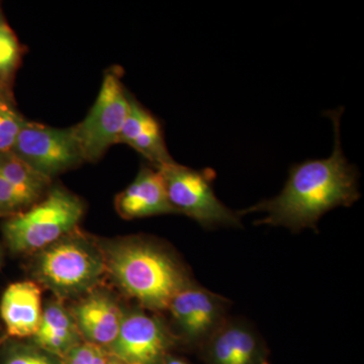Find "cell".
Listing matches in <instances>:
<instances>
[{"mask_svg": "<svg viewBox=\"0 0 364 364\" xmlns=\"http://www.w3.org/2000/svg\"><path fill=\"white\" fill-rule=\"evenodd\" d=\"M343 109L325 112L334 128V149L326 159L306 160L289 168L279 196L263 200L238 215L263 212L267 215L256 225L289 228L294 233L314 229L321 218L338 207L349 208L360 198L358 170L345 157L340 140V119Z\"/></svg>", "mask_w": 364, "mask_h": 364, "instance_id": "obj_1", "label": "cell"}, {"mask_svg": "<svg viewBox=\"0 0 364 364\" xmlns=\"http://www.w3.org/2000/svg\"><path fill=\"white\" fill-rule=\"evenodd\" d=\"M100 246L107 274L145 310L167 311L173 296L195 282L176 254L150 237H126Z\"/></svg>", "mask_w": 364, "mask_h": 364, "instance_id": "obj_2", "label": "cell"}, {"mask_svg": "<svg viewBox=\"0 0 364 364\" xmlns=\"http://www.w3.org/2000/svg\"><path fill=\"white\" fill-rule=\"evenodd\" d=\"M107 274L104 251L77 229L38 252L35 275L59 299L82 298Z\"/></svg>", "mask_w": 364, "mask_h": 364, "instance_id": "obj_3", "label": "cell"}, {"mask_svg": "<svg viewBox=\"0 0 364 364\" xmlns=\"http://www.w3.org/2000/svg\"><path fill=\"white\" fill-rule=\"evenodd\" d=\"M85 214L82 200L60 186L2 226L9 248L16 254L38 253L77 229Z\"/></svg>", "mask_w": 364, "mask_h": 364, "instance_id": "obj_4", "label": "cell"}, {"mask_svg": "<svg viewBox=\"0 0 364 364\" xmlns=\"http://www.w3.org/2000/svg\"><path fill=\"white\" fill-rule=\"evenodd\" d=\"M156 169L161 172L169 203L177 214L195 220L207 230L241 226L238 213L215 196L214 169L196 170L176 161Z\"/></svg>", "mask_w": 364, "mask_h": 364, "instance_id": "obj_5", "label": "cell"}, {"mask_svg": "<svg viewBox=\"0 0 364 364\" xmlns=\"http://www.w3.org/2000/svg\"><path fill=\"white\" fill-rule=\"evenodd\" d=\"M130 109L127 93L116 72H107L97 100L81 123L71 127L83 161L95 162L119 143Z\"/></svg>", "mask_w": 364, "mask_h": 364, "instance_id": "obj_6", "label": "cell"}, {"mask_svg": "<svg viewBox=\"0 0 364 364\" xmlns=\"http://www.w3.org/2000/svg\"><path fill=\"white\" fill-rule=\"evenodd\" d=\"M11 152L51 179L83 161L72 128L56 129L28 121Z\"/></svg>", "mask_w": 364, "mask_h": 364, "instance_id": "obj_7", "label": "cell"}, {"mask_svg": "<svg viewBox=\"0 0 364 364\" xmlns=\"http://www.w3.org/2000/svg\"><path fill=\"white\" fill-rule=\"evenodd\" d=\"M176 341L162 318L132 311L124 314L119 334L107 351L124 364H165Z\"/></svg>", "mask_w": 364, "mask_h": 364, "instance_id": "obj_8", "label": "cell"}, {"mask_svg": "<svg viewBox=\"0 0 364 364\" xmlns=\"http://www.w3.org/2000/svg\"><path fill=\"white\" fill-rule=\"evenodd\" d=\"M229 301L212 293L196 282L173 296L168 309L181 338L193 347H200L225 322Z\"/></svg>", "mask_w": 364, "mask_h": 364, "instance_id": "obj_9", "label": "cell"}, {"mask_svg": "<svg viewBox=\"0 0 364 364\" xmlns=\"http://www.w3.org/2000/svg\"><path fill=\"white\" fill-rule=\"evenodd\" d=\"M200 348L207 364H269L259 335L234 318H227Z\"/></svg>", "mask_w": 364, "mask_h": 364, "instance_id": "obj_10", "label": "cell"}, {"mask_svg": "<svg viewBox=\"0 0 364 364\" xmlns=\"http://www.w3.org/2000/svg\"><path fill=\"white\" fill-rule=\"evenodd\" d=\"M70 313L83 341L105 349L116 340L124 315L111 294L97 289L79 299Z\"/></svg>", "mask_w": 364, "mask_h": 364, "instance_id": "obj_11", "label": "cell"}, {"mask_svg": "<svg viewBox=\"0 0 364 364\" xmlns=\"http://www.w3.org/2000/svg\"><path fill=\"white\" fill-rule=\"evenodd\" d=\"M114 207L124 220L177 214L169 203L161 172L146 165L141 167L135 181L117 196Z\"/></svg>", "mask_w": 364, "mask_h": 364, "instance_id": "obj_12", "label": "cell"}, {"mask_svg": "<svg viewBox=\"0 0 364 364\" xmlns=\"http://www.w3.org/2000/svg\"><path fill=\"white\" fill-rule=\"evenodd\" d=\"M42 314V289L37 282H14L2 294L0 316L9 336L33 337Z\"/></svg>", "mask_w": 364, "mask_h": 364, "instance_id": "obj_13", "label": "cell"}, {"mask_svg": "<svg viewBox=\"0 0 364 364\" xmlns=\"http://www.w3.org/2000/svg\"><path fill=\"white\" fill-rule=\"evenodd\" d=\"M119 143L131 146L154 168L174 161L167 150L159 121L132 95L130 109L119 135Z\"/></svg>", "mask_w": 364, "mask_h": 364, "instance_id": "obj_14", "label": "cell"}, {"mask_svg": "<svg viewBox=\"0 0 364 364\" xmlns=\"http://www.w3.org/2000/svg\"><path fill=\"white\" fill-rule=\"evenodd\" d=\"M33 339L41 350L61 358L83 342L70 311L61 299L50 301L43 309L39 328Z\"/></svg>", "mask_w": 364, "mask_h": 364, "instance_id": "obj_15", "label": "cell"}, {"mask_svg": "<svg viewBox=\"0 0 364 364\" xmlns=\"http://www.w3.org/2000/svg\"><path fill=\"white\" fill-rule=\"evenodd\" d=\"M0 174L23 193L40 200L52 179L16 157L13 152L0 153Z\"/></svg>", "mask_w": 364, "mask_h": 364, "instance_id": "obj_16", "label": "cell"}, {"mask_svg": "<svg viewBox=\"0 0 364 364\" xmlns=\"http://www.w3.org/2000/svg\"><path fill=\"white\" fill-rule=\"evenodd\" d=\"M21 55L18 38L0 11V85H7L13 77Z\"/></svg>", "mask_w": 364, "mask_h": 364, "instance_id": "obj_17", "label": "cell"}, {"mask_svg": "<svg viewBox=\"0 0 364 364\" xmlns=\"http://www.w3.org/2000/svg\"><path fill=\"white\" fill-rule=\"evenodd\" d=\"M9 100H0V153L9 152L26 123Z\"/></svg>", "mask_w": 364, "mask_h": 364, "instance_id": "obj_18", "label": "cell"}, {"mask_svg": "<svg viewBox=\"0 0 364 364\" xmlns=\"http://www.w3.org/2000/svg\"><path fill=\"white\" fill-rule=\"evenodd\" d=\"M39 200L23 193L0 174V217H11L32 207Z\"/></svg>", "mask_w": 364, "mask_h": 364, "instance_id": "obj_19", "label": "cell"}, {"mask_svg": "<svg viewBox=\"0 0 364 364\" xmlns=\"http://www.w3.org/2000/svg\"><path fill=\"white\" fill-rule=\"evenodd\" d=\"M2 364H56L51 354L33 348L32 346L16 344L9 347Z\"/></svg>", "mask_w": 364, "mask_h": 364, "instance_id": "obj_20", "label": "cell"}, {"mask_svg": "<svg viewBox=\"0 0 364 364\" xmlns=\"http://www.w3.org/2000/svg\"><path fill=\"white\" fill-rule=\"evenodd\" d=\"M64 364H109V354L102 347L81 342L67 353Z\"/></svg>", "mask_w": 364, "mask_h": 364, "instance_id": "obj_21", "label": "cell"}, {"mask_svg": "<svg viewBox=\"0 0 364 364\" xmlns=\"http://www.w3.org/2000/svg\"><path fill=\"white\" fill-rule=\"evenodd\" d=\"M165 364H188L183 359L173 358V356L168 355V358H166V361H165Z\"/></svg>", "mask_w": 364, "mask_h": 364, "instance_id": "obj_22", "label": "cell"}, {"mask_svg": "<svg viewBox=\"0 0 364 364\" xmlns=\"http://www.w3.org/2000/svg\"><path fill=\"white\" fill-rule=\"evenodd\" d=\"M109 364H124L122 363V361L117 360V359L112 358V356H109Z\"/></svg>", "mask_w": 364, "mask_h": 364, "instance_id": "obj_23", "label": "cell"}, {"mask_svg": "<svg viewBox=\"0 0 364 364\" xmlns=\"http://www.w3.org/2000/svg\"><path fill=\"white\" fill-rule=\"evenodd\" d=\"M1 262H2V250H1V247H0V265H1Z\"/></svg>", "mask_w": 364, "mask_h": 364, "instance_id": "obj_24", "label": "cell"}, {"mask_svg": "<svg viewBox=\"0 0 364 364\" xmlns=\"http://www.w3.org/2000/svg\"><path fill=\"white\" fill-rule=\"evenodd\" d=\"M1 342H2V340H1V339H0V344H1Z\"/></svg>", "mask_w": 364, "mask_h": 364, "instance_id": "obj_25", "label": "cell"}, {"mask_svg": "<svg viewBox=\"0 0 364 364\" xmlns=\"http://www.w3.org/2000/svg\"><path fill=\"white\" fill-rule=\"evenodd\" d=\"M1 98H2V97H1V95H0V100H1Z\"/></svg>", "mask_w": 364, "mask_h": 364, "instance_id": "obj_26", "label": "cell"}]
</instances>
